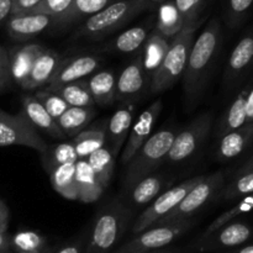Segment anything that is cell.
<instances>
[{
  "instance_id": "48",
  "label": "cell",
  "mask_w": 253,
  "mask_h": 253,
  "mask_svg": "<svg viewBox=\"0 0 253 253\" xmlns=\"http://www.w3.org/2000/svg\"><path fill=\"white\" fill-rule=\"evenodd\" d=\"M10 250H11L10 237L7 236L6 231L0 230V253H10Z\"/></svg>"
},
{
  "instance_id": "40",
  "label": "cell",
  "mask_w": 253,
  "mask_h": 253,
  "mask_svg": "<svg viewBox=\"0 0 253 253\" xmlns=\"http://www.w3.org/2000/svg\"><path fill=\"white\" fill-rule=\"evenodd\" d=\"M35 96L41 101L42 105L49 113V115L56 119V120L61 118L64 111L69 108V104L58 93L48 88L39 89L36 94H35Z\"/></svg>"
},
{
  "instance_id": "11",
  "label": "cell",
  "mask_w": 253,
  "mask_h": 253,
  "mask_svg": "<svg viewBox=\"0 0 253 253\" xmlns=\"http://www.w3.org/2000/svg\"><path fill=\"white\" fill-rule=\"evenodd\" d=\"M142 51V49H141ZM141 51L116 79V101L120 104H136L151 85V78L143 67Z\"/></svg>"
},
{
  "instance_id": "24",
  "label": "cell",
  "mask_w": 253,
  "mask_h": 253,
  "mask_svg": "<svg viewBox=\"0 0 253 253\" xmlns=\"http://www.w3.org/2000/svg\"><path fill=\"white\" fill-rule=\"evenodd\" d=\"M250 86H251V84H247L245 88H242L239 91V94L231 101L227 110L221 116L216 128H215V137L216 138L249 124L246 116V99Z\"/></svg>"
},
{
  "instance_id": "53",
  "label": "cell",
  "mask_w": 253,
  "mask_h": 253,
  "mask_svg": "<svg viewBox=\"0 0 253 253\" xmlns=\"http://www.w3.org/2000/svg\"><path fill=\"white\" fill-rule=\"evenodd\" d=\"M148 1H151V2H155V4L160 5V4H162V2H165L166 0H148Z\"/></svg>"
},
{
  "instance_id": "52",
  "label": "cell",
  "mask_w": 253,
  "mask_h": 253,
  "mask_svg": "<svg viewBox=\"0 0 253 253\" xmlns=\"http://www.w3.org/2000/svg\"><path fill=\"white\" fill-rule=\"evenodd\" d=\"M146 253H180V249H160Z\"/></svg>"
},
{
  "instance_id": "47",
  "label": "cell",
  "mask_w": 253,
  "mask_h": 253,
  "mask_svg": "<svg viewBox=\"0 0 253 253\" xmlns=\"http://www.w3.org/2000/svg\"><path fill=\"white\" fill-rule=\"evenodd\" d=\"M246 116H247V123H253V84H251L249 94H247Z\"/></svg>"
},
{
  "instance_id": "33",
  "label": "cell",
  "mask_w": 253,
  "mask_h": 253,
  "mask_svg": "<svg viewBox=\"0 0 253 253\" xmlns=\"http://www.w3.org/2000/svg\"><path fill=\"white\" fill-rule=\"evenodd\" d=\"M184 26V20L178 11L174 1H165L160 4L155 25V29L158 32L172 40Z\"/></svg>"
},
{
  "instance_id": "27",
  "label": "cell",
  "mask_w": 253,
  "mask_h": 253,
  "mask_svg": "<svg viewBox=\"0 0 253 253\" xmlns=\"http://www.w3.org/2000/svg\"><path fill=\"white\" fill-rule=\"evenodd\" d=\"M114 1L116 0H73L71 7L56 20L54 27L63 29V27L77 24L82 20L88 19L100 10L105 9Z\"/></svg>"
},
{
  "instance_id": "46",
  "label": "cell",
  "mask_w": 253,
  "mask_h": 253,
  "mask_svg": "<svg viewBox=\"0 0 253 253\" xmlns=\"http://www.w3.org/2000/svg\"><path fill=\"white\" fill-rule=\"evenodd\" d=\"M9 209L5 205V203L0 199V230L2 231H6L7 225H9Z\"/></svg>"
},
{
  "instance_id": "28",
  "label": "cell",
  "mask_w": 253,
  "mask_h": 253,
  "mask_svg": "<svg viewBox=\"0 0 253 253\" xmlns=\"http://www.w3.org/2000/svg\"><path fill=\"white\" fill-rule=\"evenodd\" d=\"M106 126L108 120H101L96 125L81 131L76 137L72 138L79 160L88 158L91 153L106 145Z\"/></svg>"
},
{
  "instance_id": "6",
  "label": "cell",
  "mask_w": 253,
  "mask_h": 253,
  "mask_svg": "<svg viewBox=\"0 0 253 253\" xmlns=\"http://www.w3.org/2000/svg\"><path fill=\"white\" fill-rule=\"evenodd\" d=\"M225 184L226 183H225V175L222 174V172L205 175L204 179L198 183L194 188H192V190L183 198L182 202L172 211L158 220L156 225L170 224V222L192 219V216H194L208 203L211 202L214 198L219 197Z\"/></svg>"
},
{
  "instance_id": "17",
  "label": "cell",
  "mask_w": 253,
  "mask_h": 253,
  "mask_svg": "<svg viewBox=\"0 0 253 253\" xmlns=\"http://www.w3.org/2000/svg\"><path fill=\"white\" fill-rule=\"evenodd\" d=\"M135 104H120V108L110 116L106 126V145L114 155L118 157L121 148L125 146L126 140L132 126Z\"/></svg>"
},
{
  "instance_id": "20",
  "label": "cell",
  "mask_w": 253,
  "mask_h": 253,
  "mask_svg": "<svg viewBox=\"0 0 253 253\" xmlns=\"http://www.w3.org/2000/svg\"><path fill=\"white\" fill-rule=\"evenodd\" d=\"M62 58L59 53L51 48H43L35 61L30 76L22 89L26 90H36V89L44 88L49 84L53 78Z\"/></svg>"
},
{
  "instance_id": "5",
  "label": "cell",
  "mask_w": 253,
  "mask_h": 253,
  "mask_svg": "<svg viewBox=\"0 0 253 253\" xmlns=\"http://www.w3.org/2000/svg\"><path fill=\"white\" fill-rule=\"evenodd\" d=\"M178 131L175 128H161L152 133L142 145L130 162L126 165L124 173V188L131 189L138 180L152 174L165 161L173 145Z\"/></svg>"
},
{
  "instance_id": "37",
  "label": "cell",
  "mask_w": 253,
  "mask_h": 253,
  "mask_svg": "<svg viewBox=\"0 0 253 253\" xmlns=\"http://www.w3.org/2000/svg\"><path fill=\"white\" fill-rule=\"evenodd\" d=\"M253 210V193L252 194L246 195V197L239 199V202L234 205L232 208H230L227 211L222 212L220 216H217L209 226L207 227V230L204 231V234L199 237V239H203V237H207L209 235H211L212 232H215L216 230H219L220 227H222L224 225L229 224V222L235 221V219H237L241 215L247 214V212L252 211Z\"/></svg>"
},
{
  "instance_id": "44",
  "label": "cell",
  "mask_w": 253,
  "mask_h": 253,
  "mask_svg": "<svg viewBox=\"0 0 253 253\" xmlns=\"http://www.w3.org/2000/svg\"><path fill=\"white\" fill-rule=\"evenodd\" d=\"M42 0H14V7H12V15L27 12L36 7Z\"/></svg>"
},
{
  "instance_id": "38",
  "label": "cell",
  "mask_w": 253,
  "mask_h": 253,
  "mask_svg": "<svg viewBox=\"0 0 253 253\" xmlns=\"http://www.w3.org/2000/svg\"><path fill=\"white\" fill-rule=\"evenodd\" d=\"M253 193V172H245L235 174L234 179L224 185L219 198L225 202L239 200Z\"/></svg>"
},
{
  "instance_id": "18",
  "label": "cell",
  "mask_w": 253,
  "mask_h": 253,
  "mask_svg": "<svg viewBox=\"0 0 253 253\" xmlns=\"http://www.w3.org/2000/svg\"><path fill=\"white\" fill-rule=\"evenodd\" d=\"M253 143V123H249L237 130L230 131L217 138L215 157L220 162L235 160Z\"/></svg>"
},
{
  "instance_id": "1",
  "label": "cell",
  "mask_w": 253,
  "mask_h": 253,
  "mask_svg": "<svg viewBox=\"0 0 253 253\" xmlns=\"http://www.w3.org/2000/svg\"><path fill=\"white\" fill-rule=\"evenodd\" d=\"M222 43V29L220 20L212 17L195 37L190 49L187 69L183 76L185 104L189 109L198 103L205 90Z\"/></svg>"
},
{
  "instance_id": "43",
  "label": "cell",
  "mask_w": 253,
  "mask_h": 253,
  "mask_svg": "<svg viewBox=\"0 0 253 253\" xmlns=\"http://www.w3.org/2000/svg\"><path fill=\"white\" fill-rule=\"evenodd\" d=\"M12 81L11 69H10L9 49L0 46V93L4 91Z\"/></svg>"
},
{
  "instance_id": "32",
  "label": "cell",
  "mask_w": 253,
  "mask_h": 253,
  "mask_svg": "<svg viewBox=\"0 0 253 253\" xmlns=\"http://www.w3.org/2000/svg\"><path fill=\"white\" fill-rule=\"evenodd\" d=\"M44 88H48L58 93L69 104V106H86V108L95 106V101L91 95L90 89H89L88 81L85 79L71 82V83L57 86H44Z\"/></svg>"
},
{
  "instance_id": "50",
  "label": "cell",
  "mask_w": 253,
  "mask_h": 253,
  "mask_svg": "<svg viewBox=\"0 0 253 253\" xmlns=\"http://www.w3.org/2000/svg\"><path fill=\"white\" fill-rule=\"evenodd\" d=\"M245 172H253V157L247 160L244 165L240 167V169L237 170L236 174H240V173H245Z\"/></svg>"
},
{
  "instance_id": "25",
  "label": "cell",
  "mask_w": 253,
  "mask_h": 253,
  "mask_svg": "<svg viewBox=\"0 0 253 253\" xmlns=\"http://www.w3.org/2000/svg\"><path fill=\"white\" fill-rule=\"evenodd\" d=\"M169 39L163 36L156 29H153L148 36L147 41H146L145 46L141 51V56H142L143 67H145L146 72L151 79L162 64L168 48H169Z\"/></svg>"
},
{
  "instance_id": "26",
  "label": "cell",
  "mask_w": 253,
  "mask_h": 253,
  "mask_svg": "<svg viewBox=\"0 0 253 253\" xmlns=\"http://www.w3.org/2000/svg\"><path fill=\"white\" fill-rule=\"evenodd\" d=\"M116 77L111 71H96L88 79L95 105L106 108L116 101Z\"/></svg>"
},
{
  "instance_id": "8",
  "label": "cell",
  "mask_w": 253,
  "mask_h": 253,
  "mask_svg": "<svg viewBox=\"0 0 253 253\" xmlns=\"http://www.w3.org/2000/svg\"><path fill=\"white\" fill-rule=\"evenodd\" d=\"M193 220L155 225L136 235L133 239L116 250L115 253H146L165 249L193 226Z\"/></svg>"
},
{
  "instance_id": "2",
  "label": "cell",
  "mask_w": 253,
  "mask_h": 253,
  "mask_svg": "<svg viewBox=\"0 0 253 253\" xmlns=\"http://www.w3.org/2000/svg\"><path fill=\"white\" fill-rule=\"evenodd\" d=\"M157 4L148 0H116L113 4L85 19L74 32L76 39L101 40L121 29L142 12L152 10Z\"/></svg>"
},
{
  "instance_id": "30",
  "label": "cell",
  "mask_w": 253,
  "mask_h": 253,
  "mask_svg": "<svg viewBox=\"0 0 253 253\" xmlns=\"http://www.w3.org/2000/svg\"><path fill=\"white\" fill-rule=\"evenodd\" d=\"M96 115L94 108L86 106H69L61 118L57 119L59 127L66 137H76L81 131L85 130Z\"/></svg>"
},
{
  "instance_id": "15",
  "label": "cell",
  "mask_w": 253,
  "mask_h": 253,
  "mask_svg": "<svg viewBox=\"0 0 253 253\" xmlns=\"http://www.w3.org/2000/svg\"><path fill=\"white\" fill-rule=\"evenodd\" d=\"M101 64V57L93 53L76 54L62 59L47 86H57L71 82L82 81L95 73Z\"/></svg>"
},
{
  "instance_id": "23",
  "label": "cell",
  "mask_w": 253,
  "mask_h": 253,
  "mask_svg": "<svg viewBox=\"0 0 253 253\" xmlns=\"http://www.w3.org/2000/svg\"><path fill=\"white\" fill-rule=\"evenodd\" d=\"M76 185L77 192H78V200L85 203V204L98 202L105 190L99 183L98 178L86 158L77 161Z\"/></svg>"
},
{
  "instance_id": "41",
  "label": "cell",
  "mask_w": 253,
  "mask_h": 253,
  "mask_svg": "<svg viewBox=\"0 0 253 253\" xmlns=\"http://www.w3.org/2000/svg\"><path fill=\"white\" fill-rule=\"evenodd\" d=\"M178 11L182 15L185 25H193L200 21L207 0H174Z\"/></svg>"
},
{
  "instance_id": "9",
  "label": "cell",
  "mask_w": 253,
  "mask_h": 253,
  "mask_svg": "<svg viewBox=\"0 0 253 253\" xmlns=\"http://www.w3.org/2000/svg\"><path fill=\"white\" fill-rule=\"evenodd\" d=\"M204 177L205 175H195L158 195L133 222L132 234L137 235L147 230L148 227L155 226L156 222L168 212L172 211L182 202L183 198L192 190V188H194L198 183L204 179Z\"/></svg>"
},
{
  "instance_id": "4",
  "label": "cell",
  "mask_w": 253,
  "mask_h": 253,
  "mask_svg": "<svg viewBox=\"0 0 253 253\" xmlns=\"http://www.w3.org/2000/svg\"><path fill=\"white\" fill-rule=\"evenodd\" d=\"M202 21L193 25H185L182 31L178 32L169 42V48L160 68L151 79V93H163L172 88L180 78H183L187 69L190 49L195 40V32Z\"/></svg>"
},
{
  "instance_id": "10",
  "label": "cell",
  "mask_w": 253,
  "mask_h": 253,
  "mask_svg": "<svg viewBox=\"0 0 253 253\" xmlns=\"http://www.w3.org/2000/svg\"><path fill=\"white\" fill-rule=\"evenodd\" d=\"M212 127V115L210 113L200 114L190 121L183 130L178 131L173 145L168 153L169 163H182L189 160L207 141Z\"/></svg>"
},
{
  "instance_id": "34",
  "label": "cell",
  "mask_w": 253,
  "mask_h": 253,
  "mask_svg": "<svg viewBox=\"0 0 253 253\" xmlns=\"http://www.w3.org/2000/svg\"><path fill=\"white\" fill-rule=\"evenodd\" d=\"M86 161H88V163L93 168L94 173H95L101 187L106 189L109 184H110L111 178H113L116 156L109 148V146L105 145L104 147L99 148L98 151L91 153L86 158Z\"/></svg>"
},
{
  "instance_id": "45",
  "label": "cell",
  "mask_w": 253,
  "mask_h": 253,
  "mask_svg": "<svg viewBox=\"0 0 253 253\" xmlns=\"http://www.w3.org/2000/svg\"><path fill=\"white\" fill-rule=\"evenodd\" d=\"M12 7H14V0H0V26L6 24L9 17L12 15Z\"/></svg>"
},
{
  "instance_id": "29",
  "label": "cell",
  "mask_w": 253,
  "mask_h": 253,
  "mask_svg": "<svg viewBox=\"0 0 253 253\" xmlns=\"http://www.w3.org/2000/svg\"><path fill=\"white\" fill-rule=\"evenodd\" d=\"M166 179L161 174H150L138 180L131 189H128V200L133 208H141L152 203L161 190L166 187Z\"/></svg>"
},
{
  "instance_id": "13",
  "label": "cell",
  "mask_w": 253,
  "mask_h": 253,
  "mask_svg": "<svg viewBox=\"0 0 253 253\" xmlns=\"http://www.w3.org/2000/svg\"><path fill=\"white\" fill-rule=\"evenodd\" d=\"M253 235V229L247 222L231 221L203 239H198L194 250L215 251L221 249H234L246 244Z\"/></svg>"
},
{
  "instance_id": "3",
  "label": "cell",
  "mask_w": 253,
  "mask_h": 253,
  "mask_svg": "<svg viewBox=\"0 0 253 253\" xmlns=\"http://www.w3.org/2000/svg\"><path fill=\"white\" fill-rule=\"evenodd\" d=\"M132 214V209L120 199L104 205L94 220L84 253H110L127 230Z\"/></svg>"
},
{
  "instance_id": "49",
  "label": "cell",
  "mask_w": 253,
  "mask_h": 253,
  "mask_svg": "<svg viewBox=\"0 0 253 253\" xmlns=\"http://www.w3.org/2000/svg\"><path fill=\"white\" fill-rule=\"evenodd\" d=\"M82 249H83V242L78 241L62 247L57 253H82Z\"/></svg>"
},
{
  "instance_id": "35",
  "label": "cell",
  "mask_w": 253,
  "mask_h": 253,
  "mask_svg": "<svg viewBox=\"0 0 253 253\" xmlns=\"http://www.w3.org/2000/svg\"><path fill=\"white\" fill-rule=\"evenodd\" d=\"M79 160L78 153L74 147L73 141L68 142L56 143L47 147L43 153H41V161L46 172L57 166L66 165V163H76Z\"/></svg>"
},
{
  "instance_id": "21",
  "label": "cell",
  "mask_w": 253,
  "mask_h": 253,
  "mask_svg": "<svg viewBox=\"0 0 253 253\" xmlns=\"http://www.w3.org/2000/svg\"><path fill=\"white\" fill-rule=\"evenodd\" d=\"M43 48L44 47H42L41 44L29 43L12 47L11 49H9L11 78L17 85L22 88L26 83L35 61Z\"/></svg>"
},
{
  "instance_id": "31",
  "label": "cell",
  "mask_w": 253,
  "mask_h": 253,
  "mask_svg": "<svg viewBox=\"0 0 253 253\" xmlns=\"http://www.w3.org/2000/svg\"><path fill=\"white\" fill-rule=\"evenodd\" d=\"M76 163L57 166L47 172L52 188L61 197L68 200H78L76 185Z\"/></svg>"
},
{
  "instance_id": "16",
  "label": "cell",
  "mask_w": 253,
  "mask_h": 253,
  "mask_svg": "<svg viewBox=\"0 0 253 253\" xmlns=\"http://www.w3.org/2000/svg\"><path fill=\"white\" fill-rule=\"evenodd\" d=\"M56 19L39 12L14 14L6 21V31L12 40L25 41L39 36L49 27H54Z\"/></svg>"
},
{
  "instance_id": "36",
  "label": "cell",
  "mask_w": 253,
  "mask_h": 253,
  "mask_svg": "<svg viewBox=\"0 0 253 253\" xmlns=\"http://www.w3.org/2000/svg\"><path fill=\"white\" fill-rule=\"evenodd\" d=\"M11 249L17 253H44L47 249L46 239L41 234L31 230H22L10 237Z\"/></svg>"
},
{
  "instance_id": "51",
  "label": "cell",
  "mask_w": 253,
  "mask_h": 253,
  "mask_svg": "<svg viewBox=\"0 0 253 253\" xmlns=\"http://www.w3.org/2000/svg\"><path fill=\"white\" fill-rule=\"evenodd\" d=\"M227 253H253V245H249V246L240 247L239 250H235V251L227 252Z\"/></svg>"
},
{
  "instance_id": "12",
  "label": "cell",
  "mask_w": 253,
  "mask_h": 253,
  "mask_svg": "<svg viewBox=\"0 0 253 253\" xmlns=\"http://www.w3.org/2000/svg\"><path fill=\"white\" fill-rule=\"evenodd\" d=\"M162 100L158 99L153 101L147 109H145L136 119V121L131 126L130 133L121 153V165H127L131 158L142 147L143 143L151 137L155 124L157 123L161 111H162Z\"/></svg>"
},
{
  "instance_id": "42",
  "label": "cell",
  "mask_w": 253,
  "mask_h": 253,
  "mask_svg": "<svg viewBox=\"0 0 253 253\" xmlns=\"http://www.w3.org/2000/svg\"><path fill=\"white\" fill-rule=\"evenodd\" d=\"M73 0H42L36 7L27 12H39L53 16L54 19L61 17L71 7Z\"/></svg>"
},
{
  "instance_id": "14",
  "label": "cell",
  "mask_w": 253,
  "mask_h": 253,
  "mask_svg": "<svg viewBox=\"0 0 253 253\" xmlns=\"http://www.w3.org/2000/svg\"><path fill=\"white\" fill-rule=\"evenodd\" d=\"M253 66V26L247 30L230 53L224 72L225 88L231 89L245 78Z\"/></svg>"
},
{
  "instance_id": "22",
  "label": "cell",
  "mask_w": 253,
  "mask_h": 253,
  "mask_svg": "<svg viewBox=\"0 0 253 253\" xmlns=\"http://www.w3.org/2000/svg\"><path fill=\"white\" fill-rule=\"evenodd\" d=\"M153 29L155 27H152L151 22L130 27V29L125 30L120 35H118L110 43L106 44L104 49L106 52L120 54H131L140 52L145 46L146 41H147L148 36Z\"/></svg>"
},
{
  "instance_id": "39",
  "label": "cell",
  "mask_w": 253,
  "mask_h": 253,
  "mask_svg": "<svg viewBox=\"0 0 253 253\" xmlns=\"http://www.w3.org/2000/svg\"><path fill=\"white\" fill-rule=\"evenodd\" d=\"M253 9V0H226L224 7V20L229 29L242 26L249 19Z\"/></svg>"
},
{
  "instance_id": "7",
  "label": "cell",
  "mask_w": 253,
  "mask_h": 253,
  "mask_svg": "<svg viewBox=\"0 0 253 253\" xmlns=\"http://www.w3.org/2000/svg\"><path fill=\"white\" fill-rule=\"evenodd\" d=\"M24 146L41 155L48 145L40 136L39 130L30 123L24 113L12 114L0 109V147Z\"/></svg>"
},
{
  "instance_id": "19",
  "label": "cell",
  "mask_w": 253,
  "mask_h": 253,
  "mask_svg": "<svg viewBox=\"0 0 253 253\" xmlns=\"http://www.w3.org/2000/svg\"><path fill=\"white\" fill-rule=\"evenodd\" d=\"M22 113L26 115L30 123L37 128L42 131L46 135L51 136L53 138H64L63 131L59 127L58 123L54 118L49 115L41 101L35 95H25L21 99Z\"/></svg>"
}]
</instances>
